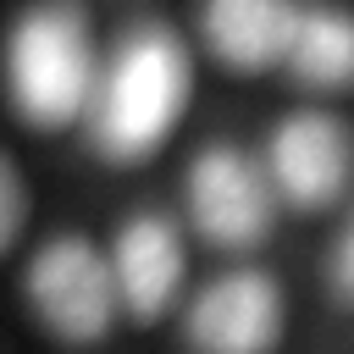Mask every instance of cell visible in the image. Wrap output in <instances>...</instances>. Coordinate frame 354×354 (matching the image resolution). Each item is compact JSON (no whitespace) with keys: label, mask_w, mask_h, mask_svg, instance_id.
<instances>
[{"label":"cell","mask_w":354,"mask_h":354,"mask_svg":"<svg viewBox=\"0 0 354 354\" xmlns=\"http://www.w3.org/2000/svg\"><path fill=\"white\" fill-rule=\"evenodd\" d=\"M194 61L199 50L171 17L160 11L122 17L105 33L94 105L77 133L83 149L111 171H133L166 155L194 105Z\"/></svg>","instance_id":"1"},{"label":"cell","mask_w":354,"mask_h":354,"mask_svg":"<svg viewBox=\"0 0 354 354\" xmlns=\"http://www.w3.org/2000/svg\"><path fill=\"white\" fill-rule=\"evenodd\" d=\"M105 33L83 0H22L0 22V105L33 138H77L94 105Z\"/></svg>","instance_id":"2"},{"label":"cell","mask_w":354,"mask_h":354,"mask_svg":"<svg viewBox=\"0 0 354 354\" xmlns=\"http://www.w3.org/2000/svg\"><path fill=\"white\" fill-rule=\"evenodd\" d=\"M17 304L44 343L66 354L105 348L127 326L111 254H105V232L50 227L44 238H33L28 254L17 260Z\"/></svg>","instance_id":"3"},{"label":"cell","mask_w":354,"mask_h":354,"mask_svg":"<svg viewBox=\"0 0 354 354\" xmlns=\"http://www.w3.org/2000/svg\"><path fill=\"white\" fill-rule=\"evenodd\" d=\"M171 210L183 216L188 238L216 260H260L271 232L288 221L277 205V188L266 177L260 149L232 133L199 138L183 155Z\"/></svg>","instance_id":"4"},{"label":"cell","mask_w":354,"mask_h":354,"mask_svg":"<svg viewBox=\"0 0 354 354\" xmlns=\"http://www.w3.org/2000/svg\"><path fill=\"white\" fill-rule=\"evenodd\" d=\"M282 216H343L354 199V122L337 105L293 100L254 138Z\"/></svg>","instance_id":"5"},{"label":"cell","mask_w":354,"mask_h":354,"mask_svg":"<svg viewBox=\"0 0 354 354\" xmlns=\"http://www.w3.org/2000/svg\"><path fill=\"white\" fill-rule=\"evenodd\" d=\"M288 288L266 260H216L177 310L183 354H277L288 337Z\"/></svg>","instance_id":"6"},{"label":"cell","mask_w":354,"mask_h":354,"mask_svg":"<svg viewBox=\"0 0 354 354\" xmlns=\"http://www.w3.org/2000/svg\"><path fill=\"white\" fill-rule=\"evenodd\" d=\"M105 254H111V277H116L127 326L177 321V310L194 288V238L177 210L127 205L105 232Z\"/></svg>","instance_id":"7"},{"label":"cell","mask_w":354,"mask_h":354,"mask_svg":"<svg viewBox=\"0 0 354 354\" xmlns=\"http://www.w3.org/2000/svg\"><path fill=\"white\" fill-rule=\"evenodd\" d=\"M310 0H194V50L227 77H282Z\"/></svg>","instance_id":"8"},{"label":"cell","mask_w":354,"mask_h":354,"mask_svg":"<svg viewBox=\"0 0 354 354\" xmlns=\"http://www.w3.org/2000/svg\"><path fill=\"white\" fill-rule=\"evenodd\" d=\"M282 77L299 88V100L337 105L354 94V6L343 0H310L288 50Z\"/></svg>","instance_id":"9"},{"label":"cell","mask_w":354,"mask_h":354,"mask_svg":"<svg viewBox=\"0 0 354 354\" xmlns=\"http://www.w3.org/2000/svg\"><path fill=\"white\" fill-rule=\"evenodd\" d=\"M28 232H33V183L22 171V160L0 144V266L17 254H28Z\"/></svg>","instance_id":"10"},{"label":"cell","mask_w":354,"mask_h":354,"mask_svg":"<svg viewBox=\"0 0 354 354\" xmlns=\"http://www.w3.org/2000/svg\"><path fill=\"white\" fill-rule=\"evenodd\" d=\"M321 288H326L332 310L354 315V199H348V210H343V216H337V227H332L326 266H321Z\"/></svg>","instance_id":"11"}]
</instances>
